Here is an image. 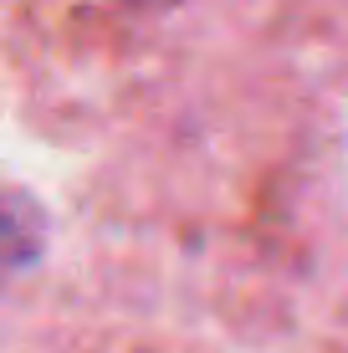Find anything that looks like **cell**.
<instances>
[{"label":"cell","mask_w":348,"mask_h":353,"mask_svg":"<svg viewBox=\"0 0 348 353\" xmlns=\"http://www.w3.org/2000/svg\"><path fill=\"white\" fill-rule=\"evenodd\" d=\"M205 0H10V57L52 92L118 88Z\"/></svg>","instance_id":"cell-1"},{"label":"cell","mask_w":348,"mask_h":353,"mask_svg":"<svg viewBox=\"0 0 348 353\" xmlns=\"http://www.w3.org/2000/svg\"><path fill=\"white\" fill-rule=\"evenodd\" d=\"M92 353H200V348H185V343H170V338H108V343H98Z\"/></svg>","instance_id":"cell-2"},{"label":"cell","mask_w":348,"mask_h":353,"mask_svg":"<svg viewBox=\"0 0 348 353\" xmlns=\"http://www.w3.org/2000/svg\"><path fill=\"white\" fill-rule=\"evenodd\" d=\"M318 353H348V302L338 307V318H333V327H328V338H323Z\"/></svg>","instance_id":"cell-3"}]
</instances>
